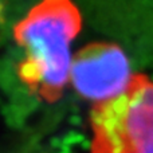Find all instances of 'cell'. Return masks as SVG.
Segmentation results:
<instances>
[{
    "mask_svg": "<svg viewBox=\"0 0 153 153\" xmlns=\"http://www.w3.org/2000/svg\"><path fill=\"white\" fill-rule=\"evenodd\" d=\"M78 8L65 0L36 4L13 28L24 51L19 75L47 100L55 98L70 82L71 43L81 31Z\"/></svg>",
    "mask_w": 153,
    "mask_h": 153,
    "instance_id": "6da1fadb",
    "label": "cell"
},
{
    "mask_svg": "<svg viewBox=\"0 0 153 153\" xmlns=\"http://www.w3.org/2000/svg\"><path fill=\"white\" fill-rule=\"evenodd\" d=\"M91 153H153V81L136 75L118 98L91 111Z\"/></svg>",
    "mask_w": 153,
    "mask_h": 153,
    "instance_id": "7a4b0ae2",
    "label": "cell"
},
{
    "mask_svg": "<svg viewBox=\"0 0 153 153\" xmlns=\"http://www.w3.org/2000/svg\"><path fill=\"white\" fill-rule=\"evenodd\" d=\"M130 61L114 43H91L74 55L70 83L82 98L97 105L122 95L134 81Z\"/></svg>",
    "mask_w": 153,
    "mask_h": 153,
    "instance_id": "3957f363",
    "label": "cell"
},
{
    "mask_svg": "<svg viewBox=\"0 0 153 153\" xmlns=\"http://www.w3.org/2000/svg\"><path fill=\"white\" fill-rule=\"evenodd\" d=\"M1 13H3V4L0 3V18H1Z\"/></svg>",
    "mask_w": 153,
    "mask_h": 153,
    "instance_id": "277c9868",
    "label": "cell"
}]
</instances>
